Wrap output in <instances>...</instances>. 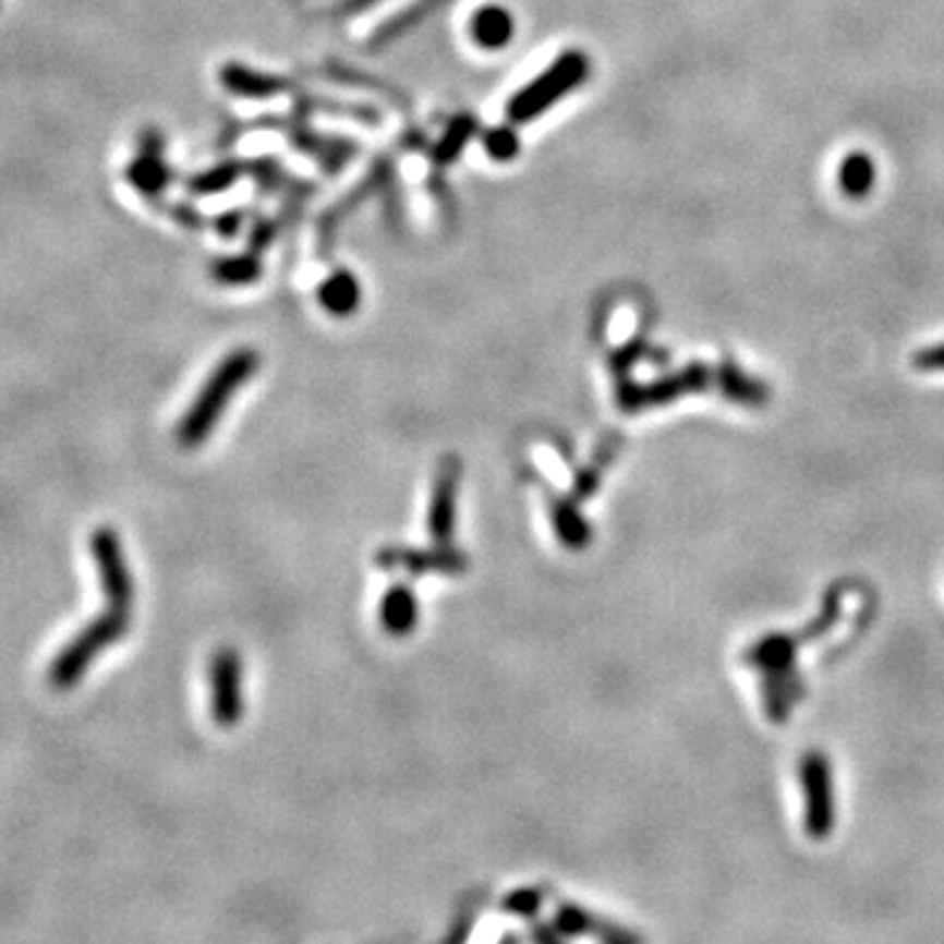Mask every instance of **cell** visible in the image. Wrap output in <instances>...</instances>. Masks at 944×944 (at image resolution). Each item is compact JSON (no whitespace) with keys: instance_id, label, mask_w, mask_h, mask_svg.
<instances>
[{"instance_id":"cell-1","label":"cell","mask_w":944,"mask_h":944,"mask_svg":"<svg viewBox=\"0 0 944 944\" xmlns=\"http://www.w3.org/2000/svg\"><path fill=\"white\" fill-rule=\"evenodd\" d=\"M257 367H261V358L252 349H234L231 354H226L218 362L216 371L210 373V378L205 380L203 389H199L195 404L181 417L177 431L179 444L186 446V449H195V446L203 444L218 425L231 397L257 373Z\"/></svg>"},{"instance_id":"cell-2","label":"cell","mask_w":944,"mask_h":944,"mask_svg":"<svg viewBox=\"0 0 944 944\" xmlns=\"http://www.w3.org/2000/svg\"><path fill=\"white\" fill-rule=\"evenodd\" d=\"M591 76V58L580 50H567L561 53L546 71H541L533 82H528L525 87L517 89V93L507 102V119L509 124L525 126L530 121H535L538 116L559 102L567 95H572L574 89Z\"/></svg>"},{"instance_id":"cell-3","label":"cell","mask_w":944,"mask_h":944,"mask_svg":"<svg viewBox=\"0 0 944 944\" xmlns=\"http://www.w3.org/2000/svg\"><path fill=\"white\" fill-rule=\"evenodd\" d=\"M132 625V609H121V606L108 604V612H102L98 619H93L87 627H82L74 638L63 645L61 653L50 664V685L56 690H69L87 675L89 664L100 656L102 651L111 649L129 632Z\"/></svg>"},{"instance_id":"cell-4","label":"cell","mask_w":944,"mask_h":944,"mask_svg":"<svg viewBox=\"0 0 944 944\" xmlns=\"http://www.w3.org/2000/svg\"><path fill=\"white\" fill-rule=\"evenodd\" d=\"M89 546H93L95 565H98L102 596H106L108 604L121 606V609H132L134 583L119 535H116L111 528H100L93 533V543H89Z\"/></svg>"},{"instance_id":"cell-5","label":"cell","mask_w":944,"mask_h":944,"mask_svg":"<svg viewBox=\"0 0 944 944\" xmlns=\"http://www.w3.org/2000/svg\"><path fill=\"white\" fill-rule=\"evenodd\" d=\"M210 711L218 727H234L242 719V662L234 649H221L210 662Z\"/></svg>"},{"instance_id":"cell-6","label":"cell","mask_w":944,"mask_h":944,"mask_svg":"<svg viewBox=\"0 0 944 944\" xmlns=\"http://www.w3.org/2000/svg\"><path fill=\"white\" fill-rule=\"evenodd\" d=\"M126 179L147 199H158L168 190L173 173L164 160V134L158 129L142 132L140 155L126 166Z\"/></svg>"},{"instance_id":"cell-7","label":"cell","mask_w":944,"mask_h":944,"mask_svg":"<svg viewBox=\"0 0 944 944\" xmlns=\"http://www.w3.org/2000/svg\"><path fill=\"white\" fill-rule=\"evenodd\" d=\"M800 774H803V790L808 798L806 826L813 837H824L834 824L832 779L824 753H808L800 764Z\"/></svg>"},{"instance_id":"cell-8","label":"cell","mask_w":944,"mask_h":944,"mask_svg":"<svg viewBox=\"0 0 944 944\" xmlns=\"http://www.w3.org/2000/svg\"><path fill=\"white\" fill-rule=\"evenodd\" d=\"M378 561L386 570H407L410 574H428V572H441V574H459L464 572V554L455 552L449 546H438L433 552H417V548H386L378 554Z\"/></svg>"},{"instance_id":"cell-9","label":"cell","mask_w":944,"mask_h":944,"mask_svg":"<svg viewBox=\"0 0 944 944\" xmlns=\"http://www.w3.org/2000/svg\"><path fill=\"white\" fill-rule=\"evenodd\" d=\"M706 380L709 375L701 365L688 367V371L675 375L671 380H658V384L651 386H627V389L619 391V407L625 412L645 410V407L669 402V399L680 397L682 391H701Z\"/></svg>"},{"instance_id":"cell-10","label":"cell","mask_w":944,"mask_h":944,"mask_svg":"<svg viewBox=\"0 0 944 944\" xmlns=\"http://www.w3.org/2000/svg\"><path fill=\"white\" fill-rule=\"evenodd\" d=\"M457 486H459V462L457 459H446L438 470L436 486L431 496V512H428V530L431 538L436 543H449L455 535V515H457Z\"/></svg>"},{"instance_id":"cell-11","label":"cell","mask_w":944,"mask_h":944,"mask_svg":"<svg viewBox=\"0 0 944 944\" xmlns=\"http://www.w3.org/2000/svg\"><path fill=\"white\" fill-rule=\"evenodd\" d=\"M221 84L229 93L239 95V98H252V100H268L276 95L287 93L289 82L281 76L265 74V71L247 69L242 63H226L221 69Z\"/></svg>"},{"instance_id":"cell-12","label":"cell","mask_w":944,"mask_h":944,"mask_svg":"<svg viewBox=\"0 0 944 944\" xmlns=\"http://www.w3.org/2000/svg\"><path fill=\"white\" fill-rule=\"evenodd\" d=\"M470 35L483 50H501L512 40L515 19L501 5H483L470 19Z\"/></svg>"},{"instance_id":"cell-13","label":"cell","mask_w":944,"mask_h":944,"mask_svg":"<svg viewBox=\"0 0 944 944\" xmlns=\"http://www.w3.org/2000/svg\"><path fill=\"white\" fill-rule=\"evenodd\" d=\"M417 598L407 585H391L380 598V625L394 638H404L417 625Z\"/></svg>"},{"instance_id":"cell-14","label":"cell","mask_w":944,"mask_h":944,"mask_svg":"<svg viewBox=\"0 0 944 944\" xmlns=\"http://www.w3.org/2000/svg\"><path fill=\"white\" fill-rule=\"evenodd\" d=\"M362 289L360 281L349 270H334L318 289V302L336 318H349L360 307Z\"/></svg>"},{"instance_id":"cell-15","label":"cell","mask_w":944,"mask_h":944,"mask_svg":"<svg viewBox=\"0 0 944 944\" xmlns=\"http://www.w3.org/2000/svg\"><path fill=\"white\" fill-rule=\"evenodd\" d=\"M446 0H415V3H410L407 9L399 11V14H394L389 22L380 24L378 29L371 35V48H386V45H391L394 40H399V37L407 35V32H412L417 27L423 19H428L433 11L438 9V5H444Z\"/></svg>"},{"instance_id":"cell-16","label":"cell","mask_w":944,"mask_h":944,"mask_svg":"<svg viewBox=\"0 0 944 944\" xmlns=\"http://www.w3.org/2000/svg\"><path fill=\"white\" fill-rule=\"evenodd\" d=\"M837 181H839V190H843L845 197H850V199L869 197L871 190H874V184H876L874 160H871L866 153H850L843 160V164H839Z\"/></svg>"},{"instance_id":"cell-17","label":"cell","mask_w":944,"mask_h":944,"mask_svg":"<svg viewBox=\"0 0 944 944\" xmlns=\"http://www.w3.org/2000/svg\"><path fill=\"white\" fill-rule=\"evenodd\" d=\"M475 132H477L475 116L470 113L457 116V119L444 129V134L436 142V147H433V158H436V164L441 166L455 164L459 155L464 153V147L470 145V140L475 137Z\"/></svg>"},{"instance_id":"cell-18","label":"cell","mask_w":944,"mask_h":944,"mask_svg":"<svg viewBox=\"0 0 944 944\" xmlns=\"http://www.w3.org/2000/svg\"><path fill=\"white\" fill-rule=\"evenodd\" d=\"M244 171H247V168L242 164H221L216 168H208V171H199L195 177L186 179V192L197 197L221 195V192H226L231 184H237V181L242 179Z\"/></svg>"},{"instance_id":"cell-19","label":"cell","mask_w":944,"mask_h":944,"mask_svg":"<svg viewBox=\"0 0 944 944\" xmlns=\"http://www.w3.org/2000/svg\"><path fill=\"white\" fill-rule=\"evenodd\" d=\"M263 274V265L257 252L250 255H234V257H221V261L213 263V278L229 287H244V283L257 281Z\"/></svg>"},{"instance_id":"cell-20","label":"cell","mask_w":944,"mask_h":944,"mask_svg":"<svg viewBox=\"0 0 944 944\" xmlns=\"http://www.w3.org/2000/svg\"><path fill=\"white\" fill-rule=\"evenodd\" d=\"M554 528H556V535H559V538L570 548H583V543L591 538L583 517L574 512L570 504L565 501H559L554 507Z\"/></svg>"},{"instance_id":"cell-21","label":"cell","mask_w":944,"mask_h":944,"mask_svg":"<svg viewBox=\"0 0 944 944\" xmlns=\"http://www.w3.org/2000/svg\"><path fill=\"white\" fill-rule=\"evenodd\" d=\"M483 150L494 160H499V164H507V160L520 155V137H517V132L509 124L491 126L483 132Z\"/></svg>"},{"instance_id":"cell-22","label":"cell","mask_w":944,"mask_h":944,"mask_svg":"<svg viewBox=\"0 0 944 944\" xmlns=\"http://www.w3.org/2000/svg\"><path fill=\"white\" fill-rule=\"evenodd\" d=\"M541 908V895L535 889H517L504 900V910L515 916H535Z\"/></svg>"},{"instance_id":"cell-23","label":"cell","mask_w":944,"mask_h":944,"mask_svg":"<svg viewBox=\"0 0 944 944\" xmlns=\"http://www.w3.org/2000/svg\"><path fill=\"white\" fill-rule=\"evenodd\" d=\"M554 927L559 929L561 934H585V931L591 929V918L578 908H561L554 918Z\"/></svg>"},{"instance_id":"cell-24","label":"cell","mask_w":944,"mask_h":944,"mask_svg":"<svg viewBox=\"0 0 944 944\" xmlns=\"http://www.w3.org/2000/svg\"><path fill=\"white\" fill-rule=\"evenodd\" d=\"M916 371H944V344L921 349L913 358Z\"/></svg>"},{"instance_id":"cell-25","label":"cell","mask_w":944,"mask_h":944,"mask_svg":"<svg viewBox=\"0 0 944 944\" xmlns=\"http://www.w3.org/2000/svg\"><path fill=\"white\" fill-rule=\"evenodd\" d=\"M168 213H171L173 221L184 226V229H199V226L205 223L203 216H199V213L195 208H190V205H184V203L171 205V208H168Z\"/></svg>"},{"instance_id":"cell-26","label":"cell","mask_w":944,"mask_h":944,"mask_svg":"<svg viewBox=\"0 0 944 944\" xmlns=\"http://www.w3.org/2000/svg\"><path fill=\"white\" fill-rule=\"evenodd\" d=\"M216 229L223 239H234L242 229V210H229L223 216L216 218Z\"/></svg>"},{"instance_id":"cell-27","label":"cell","mask_w":944,"mask_h":944,"mask_svg":"<svg viewBox=\"0 0 944 944\" xmlns=\"http://www.w3.org/2000/svg\"><path fill=\"white\" fill-rule=\"evenodd\" d=\"M378 3H380V0H341V3L334 9V16L362 14V11L373 9V5H378Z\"/></svg>"},{"instance_id":"cell-28","label":"cell","mask_w":944,"mask_h":944,"mask_svg":"<svg viewBox=\"0 0 944 944\" xmlns=\"http://www.w3.org/2000/svg\"><path fill=\"white\" fill-rule=\"evenodd\" d=\"M252 234H255V250H263L265 244H270V239L276 237V226L274 223H261L255 231H252Z\"/></svg>"}]
</instances>
